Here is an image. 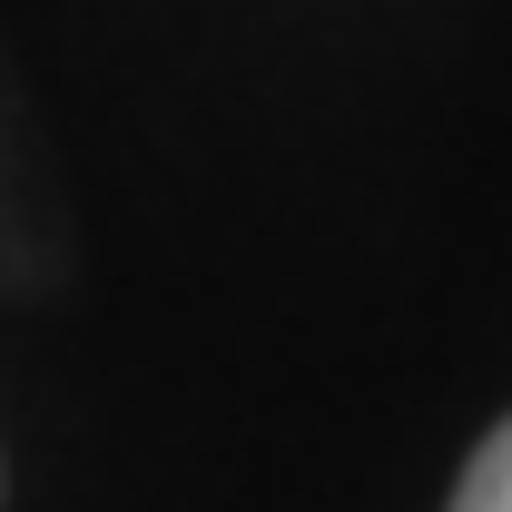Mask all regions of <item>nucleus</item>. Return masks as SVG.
<instances>
[{"instance_id":"1","label":"nucleus","mask_w":512,"mask_h":512,"mask_svg":"<svg viewBox=\"0 0 512 512\" xmlns=\"http://www.w3.org/2000/svg\"><path fill=\"white\" fill-rule=\"evenodd\" d=\"M444 512H512V414H503L473 453H463V473H453V503H444Z\"/></svg>"}]
</instances>
